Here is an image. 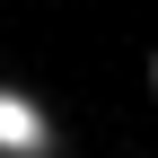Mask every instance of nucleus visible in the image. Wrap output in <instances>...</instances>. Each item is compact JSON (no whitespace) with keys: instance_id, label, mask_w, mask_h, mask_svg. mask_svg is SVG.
<instances>
[{"instance_id":"nucleus-1","label":"nucleus","mask_w":158,"mask_h":158,"mask_svg":"<svg viewBox=\"0 0 158 158\" xmlns=\"http://www.w3.org/2000/svg\"><path fill=\"white\" fill-rule=\"evenodd\" d=\"M35 141H44V123H35V106H18V97H0V149H18V158H27Z\"/></svg>"}]
</instances>
